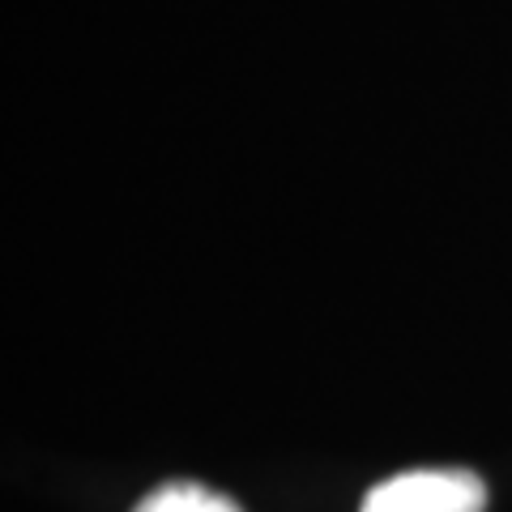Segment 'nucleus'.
<instances>
[{
    "mask_svg": "<svg viewBox=\"0 0 512 512\" xmlns=\"http://www.w3.org/2000/svg\"><path fill=\"white\" fill-rule=\"evenodd\" d=\"M133 512H239V504L201 483H167L150 491Z\"/></svg>",
    "mask_w": 512,
    "mask_h": 512,
    "instance_id": "2",
    "label": "nucleus"
},
{
    "mask_svg": "<svg viewBox=\"0 0 512 512\" xmlns=\"http://www.w3.org/2000/svg\"><path fill=\"white\" fill-rule=\"evenodd\" d=\"M487 487L470 470H406L376 483L359 512H483Z\"/></svg>",
    "mask_w": 512,
    "mask_h": 512,
    "instance_id": "1",
    "label": "nucleus"
}]
</instances>
